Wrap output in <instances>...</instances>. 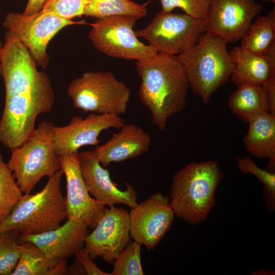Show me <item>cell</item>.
I'll return each instance as SVG.
<instances>
[{
  "mask_svg": "<svg viewBox=\"0 0 275 275\" xmlns=\"http://www.w3.org/2000/svg\"><path fill=\"white\" fill-rule=\"evenodd\" d=\"M141 78L138 95L152 115V122L161 131L169 118L185 106L189 84L176 56L157 53L137 61Z\"/></svg>",
  "mask_w": 275,
  "mask_h": 275,
  "instance_id": "obj_1",
  "label": "cell"
},
{
  "mask_svg": "<svg viewBox=\"0 0 275 275\" xmlns=\"http://www.w3.org/2000/svg\"><path fill=\"white\" fill-rule=\"evenodd\" d=\"M223 178L215 160L190 162L173 175L170 204L174 214L191 225L204 221L212 209Z\"/></svg>",
  "mask_w": 275,
  "mask_h": 275,
  "instance_id": "obj_2",
  "label": "cell"
},
{
  "mask_svg": "<svg viewBox=\"0 0 275 275\" xmlns=\"http://www.w3.org/2000/svg\"><path fill=\"white\" fill-rule=\"evenodd\" d=\"M176 56L193 92L205 104L228 80L234 69L227 43L207 32L194 46Z\"/></svg>",
  "mask_w": 275,
  "mask_h": 275,
  "instance_id": "obj_3",
  "label": "cell"
},
{
  "mask_svg": "<svg viewBox=\"0 0 275 275\" xmlns=\"http://www.w3.org/2000/svg\"><path fill=\"white\" fill-rule=\"evenodd\" d=\"M61 169L48 176L47 183L35 194L22 195L8 216L0 224V233L14 230L19 236L38 234L57 228L67 218L62 193Z\"/></svg>",
  "mask_w": 275,
  "mask_h": 275,
  "instance_id": "obj_4",
  "label": "cell"
},
{
  "mask_svg": "<svg viewBox=\"0 0 275 275\" xmlns=\"http://www.w3.org/2000/svg\"><path fill=\"white\" fill-rule=\"evenodd\" d=\"M52 122L43 121L19 147L11 150L7 163L22 193H30L44 176L61 169L53 142Z\"/></svg>",
  "mask_w": 275,
  "mask_h": 275,
  "instance_id": "obj_5",
  "label": "cell"
},
{
  "mask_svg": "<svg viewBox=\"0 0 275 275\" xmlns=\"http://www.w3.org/2000/svg\"><path fill=\"white\" fill-rule=\"evenodd\" d=\"M67 94L73 106L85 112L124 114L131 92L110 71H87L69 84Z\"/></svg>",
  "mask_w": 275,
  "mask_h": 275,
  "instance_id": "obj_6",
  "label": "cell"
},
{
  "mask_svg": "<svg viewBox=\"0 0 275 275\" xmlns=\"http://www.w3.org/2000/svg\"><path fill=\"white\" fill-rule=\"evenodd\" d=\"M205 32V22L183 14L157 13L145 28L134 31L157 53L177 56L194 46Z\"/></svg>",
  "mask_w": 275,
  "mask_h": 275,
  "instance_id": "obj_7",
  "label": "cell"
},
{
  "mask_svg": "<svg viewBox=\"0 0 275 275\" xmlns=\"http://www.w3.org/2000/svg\"><path fill=\"white\" fill-rule=\"evenodd\" d=\"M140 19L132 16L97 19L92 24L89 38L96 49L108 56L137 61L148 59L157 52L135 36L133 28Z\"/></svg>",
  "mask_w": 275,
  "mask_h": 275,
  "instance_id": "obj_8",
  "label": "cell"
},
{
  "mask_svg": "<svg viewBox=\"0 0 275 275\" xmlns=\"http://www.w3.org/2000/svg\"><path fill=\"white\" fill-rule=\"evenodd\" d=\"M76 23L41 10L31 15L11 12L6 15L3 25L28 48L37 64L46 68L49 42L63 28Z\"/></svg>",
  "mask_w": 275,
  "mask_h": 275,
  "instance_id": "obj_9",
  "label": "cell"
},
{
  "mask_svg": "<svg viewBox=\"0 0 275 275\" xmlns=\"http://www.w3.org/2000/svg\"><path fill=\"white\" fill-rule=\"evenodd\" d=\"M262 8L255 0H211L205 21V32L227 44L237 42L248 32Z\"/></svg>",
  "mask_w": 275,
  "mask_h": 275,
  "instance_id": "obj_10",
  "label": "cell"
},
{
  "mask_svg": "<svg viewBox=\"0 0 275 275\" xmlns=\"http://www.w3.org/2000/svg\"><path fill=\"white\" fill-rule=\"evenodd\" d=\"M174 215L169 198L156 193L131 208L130 237L151 250L171 229Z\"/></svg>",
  "mask_w": 275,
  "mask_h": 275,
  "instance_id": "obj_11",
  "label": "cell"
},
{
  "mask_svg": "<svg viewBox=\"0 0 275 275\" xmlns=\"http://www.w3.org/2000/svg\"><path fill=\"white\" fill-rule=\"evenodd\" d=\"M130 238L127 211L114 206L105 207L94 230L87 236L84 248L93 260L101 257L113 264Z\"/></svg>",
  "mask_w": 275,
  "mask_h": 275,
  "instance_id": "obj_12",
  "label": "cell"
},
{
  "mask_svg": "<svg viewBox=\"0 0 275 275\" xmlns=\"http://www.w3.org/2000/svg\"><path fill=\"white\" fill-rule=\"evenodd\" d=\"M66 181L67 218L94 229L105 207L91 197L82 179L78 152L58 156Z\"/></svg>",
  "mask_w": 275,
  "mask_h": 275,
  "instance_id": "obj_13",
  "label": "cell"
},
{
  "mask_svg": "<svg viewBox=\"0 0 275 275\" xmlns=\"http://www.w3.org/2000/svg\"><path fill=\"white\" fill-rule=\"evenodd\" d=\"M125 124L120 116L115 114L91 113L85 118L73 117L69 124L54 126L53 142L58 156L78 152L81 147L97 146L101 132L111 128L119 129Z\"/></svg>",
  "mask_w": 275,
  "mask_h": 275,
  "instance_id": "obj_14",
  "label": "cell"
},
{
  "mask_svg": "<svg viewBox=\"0 0 275 275\" xmlns=\"http://www.w3.org/2000/svg\"><path fill=\"white\" fill-rule=\"evenodd\" d=\"M81 174L89 194L98 202L108 207L124 204L131 208L138 204L136 192L127 182L122 190L111 180L109 171L103 168L93 150L78 153Z\"/></svg>",
  "mask_w": 275,
  "mask_h": 275,
  "instance_id": "obj_15",
  "label": "cell"
},
{
  "mask_svg": "<svg viewBox=\"0 0 275 275\" xmlns=\"http://www.w3.org/2000/svg\"><path fill=\"white\" fill-rule=\"evenodd\" d=\"M89 234L88 226L67 219L63 225L52 230L19 236L18 242H31L49 257L66 259L83 248Z\"/></svg>",
  "mask_w": 275,
  "mask_h": 275,
  "instance_id": "obj_16",
  "label": "cell"
},
{
  "mask_svg": "<svg viewBox=\"0 0 275 275\" xmlns=\"http://www.w3.org/2000/svg\"><path fill=\"white\" fill-rule=\"evenodd\" d=\"M105 143L97 146L93 150L104 167L112 162L134 158L149 150L151 136L141 127L128 123L124 124Z\"/></svg>",
  "mask_w": 275,
  "mask_h": 275,
  "instance_id": "obj_17",
  "label": "cell"
},
{
  "mask_svg": "<svg viewBox=\"0 0 275 275\" xmlns=\"http://www.w3.org/2000/svg\"><path fill=\"white\" fill-rule=\"evenodd\" d=\"M243 139L244 147L252 155L267 158L266 170H275V115L268 112L259 115L248 123Z\"/></svg>",
  "mask_w": 275,
  "mask_h": 275,
  "instance_id": "obj_18",
  "label": "cell"
},
{
  "mask_svg": "<svg viewBox=\"0 0 275 275\" xmlns=\"http://www.w3.org/2000/svg\"><path fill=\"white\" fill-rule=\"evenodd\" d=\"M234 69L231 75L232 81L237 87L243 84L263 85L275 71L263 55L255 53L240 46L229 51Z\"/></svg>",
  "mask_w": 275,
  "mask_h": 275,
  "instance_id": "obj_19",
  "label": "cell"
},
{
  "mask_svg": "<svg viewBox=\"0 0 275 275\" xmlns=\"http://www.w3.org/2000/svg\"><path fill=\"white\" fill-rule=\"evenodd\" d=\"M18 244L20 255L11 275H53L67 272L66 259L49 257L30 241Z\"/></svg>",
  "mask_w": 275,
  "mask_h": 275,
  "instance_id": "obj_20",
  "label": "cell"
},
{
  "mask_svg": "<svg viewBox=\"0 0 275 275\" xmlns=\"http://www.w3.org/2000/svg\"><path fill=\"white\" fill-rule=\"evenodd\" d=\"M228 105L236 116L246 123L259 115L269 113L262 86L241 85L229 97Z\"/></svg>",
  "mask_w": 275,
  "mask_h": 275,
  "instance_id": "obj_21",
  "label": "cell"
},
{
  "mask_svg": "<svg viewBox=\"0 0 275 275\" xmlns=\"http://www.w3.org/2000/svg\"><path fill=\"white\" fill-rule=\"evenodd\" d=\"M240 47L263 54L275 43V8L265 16H258L241 38Z\"/></svg>",
  "mask_w": 275,
  "mask_h": 275,
  "instance_id": "obj_22",
  "label": "cell"
},
{
  "mask_svg": "<svg viewBox=\"0 0 275 275\" xmlns=\"http://www.w3.org/2000/svg\"><path fill=\"white\" fill-rule=\"evenodd\" d=\"M145 5L130 0H89L84 15L97 19L115 16L145 17Z\"/></svg>",
  "mask_w": 275,
  "mask_h": 275,
  "instance_id": "obj_23",
  "label": "cell"
},
{
  "mask_svg": "<svg viewBox=\"0 0 275 275\" xmlns=\"http://www.w3.org/2000/svg\"><path fill=\"white\" fill-rule=\"evenodd\" d=\"M22 193L0 153V224L10 214Z\"/></svg>",
  "mask_w": 275,
  "mask_h": 275,
  "instance_id": "obj_24",
  "label": "cell"
},
{
  "mask_svg": "<svg viewBox=\"0 0 275 275\" xmlns=\"http://www.w3.org/2000/svg\"><path fill=\"white\" fill-rule=\"evenodd\" d=\"M237 166L241 172L255 175L263 184L265 204L268 211L275 208V173L258 167L250 157L236 158Z\"/></svg>",
  "mask_w": 275,
  "mask_h": 275,
  "instance_id": "obj_25",
  "label": "cell"
},
{
  "mask_svg": "<svg viewBox=\"0 0 275 275\" xmlns=\"http://www.w3.org/2000/svg\"><path fill=\"white\" fill-rule=\"evenodd\" d=\"M141 245L134 240L129 242L114 260L111 275H143L141 260Z\"/></svg>",
  "mask_w": 275,
  "mask_h": 275,
  "instance_id": "obj_26",
  "label": "cell"
},
{
  "mask_svg": "<svg viewBox=\"0 0 275 275\" xmlns=\"http://www.w3.org/2000/svg\"><path fill=\"white\" fill-rule=\"evenodd\" d=\"M19 234L14 230L0 233V275H11L19 260Z\"/></svg>",
  "mask_w": 275,
  "mask_h": 275,
  "instance_id": "obj_27",
  "label": "cell"
},
{
  "mask_svg": "<svg viewBox=\"0 0 275 275\" xmlns=\"http://www.w3.org/2000/svg\"><path fill=\"white\" fill-rule=\"evenodd\" d=\"M163 12H171L174 9H181L185 14L205 21L211 0H158Z\"/></svg>",
  "mask_w": 275,
  "mask_h": 275,
  "instance_id": "obj_28",
  "label": "cell"
},
{
  "mask_svg": "<svg viewBox=\"0 0 275 275\" xmlns=\"http://www.w3.org/2000/svg\"><path fill=\"white\" fill-rule=\"evenodd\" d=\"M89 2V0H48L41 10L72 20L84 15Z\"/></svg>",
  "mask_w": 275,
  "mask_h": 275,
  "instance_id": "obj_29",
  "label": "cell"
},
{
  "mask_svg": "<svg viewBox=\"0 0 275 275\" xmlns=\"http://www.w3.org/2000/svg\"><path fill=\"white\" fill-rule=\"evenodd\" d=\"M77 261L83 267L86 274L89 275H111L100 269L93 261L84 248L79 249L75 253Z\"/></svg>",
  "mask_w": 275,
  "mask_h": 275,
  "instance_id": "obj_30",
  "label": "cell"
},
{
  "mask_svg": "<svg viewBox=\"0 0 275 275\" xmlns=\"http://www.w3.org/2000/svg\"><path fill=\"white\" fill-rule=\"evenodd\" d=\"M262 87L265 93L268 112L275 115V71L271 73Z\"/></svg>",
  "mask_w": 275,
  "mask_h": 275,
  "instance_id": "obj_31",
  "label": "cell"
},
{
  "mask_svg": "<svg viewBox=\"0 0 275 275\" xmlns=\"http://www.w3.org/2000/svg\"><path fill=\"white\" fill-rule=\"evenodd\" d=\"M48 0H28L26 7L22 13L26 15H31L41 11Z\"/></svg>",
  "mask_w": 275,
  "mask_h": 275,
  "instance_id": "obj_32",
  "label": "cell"
},
{
  "mask_svg": "<svg viewBox=\"0 0 275 275\" xmlns=\"http://www.w3.org/2000/svg\"><path fill=\"white\" fill-rule=\"evenodd\" d=\"M3 45L0 42V75H1V53Z\"/></svg>",
  "mask_w": 275,
  "mask_h": 275,
  "instance_id": "obj_33",
  "label": "cell"
},
{
  "mask_svg": "<svg viewBox=\"0 0 275 275\" xmlns=\"http://www.w3.org/2000/svg\"><path fill=\"white\" fill-rule=\"evenodd\" d=\"M262 1H264V2H273V3L275 2V0H262Z\"/></svg>",
  "mask_w": 275,
  "mask_h": 275,
  "instance_id": "obj_34",
  "label": "cell"
}]
</instances>
